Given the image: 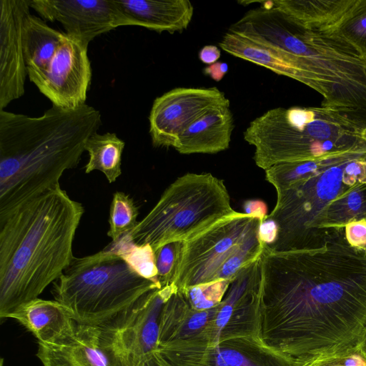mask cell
I'll return each mask as SVG.
<instances>
[{"instance_id":"35","label":"cell","mask_w":366,"mask_h":366,"mask_svg":"<svg viewBox=\"0 0 366 366\" xmlns=\"http://www.w3.org/2000/svg\"><path fill=\"white\" fill-rule=\"evenodd\" d=\"M244 213L264 219L267 216V207L264 202L259 199H248L243 204Z\"/></svg>"},{"instance_id":"37","label":"cell","mask_w":366,"mask_h":366,"mask_svg":"<svg viewBox=\"0 0 366 366\" xmlns=\"http://www.w3.org/2000/svg\"><path fill=\"white\" fill-rule=\"evenodd\" d=\"M220 56V49L215 45H206L200 49L198 54L199 60L207 65L217 62Z\"/></svg>"},{"instance_id":"1","label":"cell","mask_w":366,"mask_h":366,"mask_svg":"<svg viewBox=\"0 0 366 366\" xmlns=\"http://www.w3.org/2000/svg\"><path fill=\"white\" fill-rule=\"evenodd\" d=\"M261 340L300 366L358 350L366 327V253L347 241L260 256Z\"/></svg>"},{"instance_id":"20","label":"cell","mask_w":366,"mask_h":366,"mask_svg":"<svg viewBox=\"0 0 366 366\" xmlns=\"http://www.w3.org/2000/svg\"><path fill=\"white\" fill-rule=\"evenodd\" d=\"M7 317L16 320L39 342L45 344L62 340L73 333L76 326L62 304L39 297L21 305Z\"/></svg>"},{"instance_id":"3","label":"cell","mask_w":366,"mask_h":366,"mask_svg":"<svg viewBox=\"0 0 366 366\" xmlns=\"http://www.w3.org/2000/svg\"><path fill=\"white\" fill-rule=\"evenodd\" d=\"M102 125L99 110L52 106L38 117L0 110V214L59 184Z\"/></svg>"},{"instance_id":"10","label":"cell","mask_w":366,"mask_h":366,"mask_svg":"<svg viewBox=\"0 0 366 366\" xmlns=\"http://www.w3.org/2000/svg\"><path fill=\"white\" fill-rule=\"evenodd\" d=\"M177 290H154L99 327L101 344L113 366H142L158 351L163 308Z\"/></svg>"},{"instance_id":"38","label":"cell","mask_w":366,"mask_h":366,"mask_svg":"<svg viewBox=\"0 0 366 366\" xmlns=\"http://www.w3.org/2000/svg\"><path fill=\"white\" fill-rule=\"evenodd\" d=\"M142 366H176L168 361L159 351L146 361Z\"/></svg>"},{"instance_id":"22","label":"cell","mask_w":366,"mask_h":366,"mask_svg":"<svg viewBox=\"0 0 366 366\" xmlns=\"http://www.w3.org/2000/svg\"><path fill=\"white\" fill-rule=\"evenodd\" d=\"M65 36V32L51 28L44 19L31 13L26 16L23 28V46L30 81L46 70Z\"/></svg>"},{"instance_id":"18","label":"cell","mask_w":366,"mask_h":366,"mask_svg":"<svg viewBox=\"0 0 366 366\" xmlns=\"http://www.w3.org/2000/svg\"><path fill=\"white\" fill-rule=\"evenodd\" d=\"M100 328L76 324L73 333L55 343L39 342L43 366H113L103 349Z\"/></svg>"},{"instance_id":"7","label":"cell","mask_w":366,"mask_h":366,"mask_svg":"<svg viewBox=\"0 0 366 366\" xmlns=\"http://www.w3.org/2000/svg\"><path fill=\"white\" fill-rule=\"evenodd\" d=\"M236 212L222 179L210 173H187L169 185L127 235L155 252L168 243L187 241Z\"/></svg>"},{"instance_id":"32","label":"cell","mask_w":366,"mask_h":366,"mask_svg":"<svg viewBox=\"0 0 366 366\" xmlns=\"http://www.w3.org/2000/svg\"><path fill=\"white\" fill-rule=\"evenodd\" d=\"M307 366H366V359L357 350L345 355L320 359Z\"/></svg>"},{"instance_id":"23","label":"cell","mask_w":366,"mask_h":366,"mask_svg":"<svg viewBox=\"0 0 366 366\" xmlns=\"http://www.w3.org/2000/svg\"><path fill=\"white\" fill-rule=\"evenodd\" d=\"M270 2L307 28L333 31L355 0H272Z\"/></svg>"},{"instance_id":"34","label":"cell","mask_w":366,"mask_h":366,"mask_svg":"<svg viewBox=\"0 0 366 366\" xmlns=\"http://www.w3.org/2000/svg\"><path fill=\"white\" fill-rule=\"evenodd\" d=\"M278 232L277 222L267 216L259 224L258 237L264 244L271 246L276 242Z\"/></svg>"},{"instance_id":"4","label":"cell","mask_w":366,"mask_h":366,"mask_svg":"<svg viewBox=\"0 0 366 366\" xmlns=\"http://www.w3.org/2000/svg\"><path fill=\"white\" fill-rule=\"evenodd\" d=\"M254 3L228 31L287 57L296 81L320 94L322 107L366 117V59L335 31L307 28L270 1Z\"/></svg>"},{"instance_id":"12","label":"cell","mask_w":366,"mask_h":366,"mask_svg":"<svg viewBox=\"0 0 366 366\" xmlns=\"http://www.w3.org/2000/svg\"><path fill=\"white\" fill-rule=\"evenodd\" d=\"M260 257L243 267L232 279L211 330V346L241 337H259Z\"/></svg>"},{"instance_id":"11","label":"cell","mask_w":366,"mask_h":366,"mask_svg":"<svg viewBox=\"0 0 366 366\" xmlns=\"http://www.w3.org/2000/svg\"><path fill=\"white\" fill-rule=\"evenodd\" d=\"M219 307L196 310L181 292H174L162 310L158 351L176 366H197L211 346Z\"/></svg>"},{"instance_id":"26","label":"cell","mask_w":366,"mask_h":366,"mask_svg":"<svg viewBox=\"0 0 366 366\" xmlns=\"http://www.w3.org/2000/svg\"><path fill=\"white\" fill-rule=\"evenodd\" d=\"M358 152H348L316 159L278 163L265 169V177L274 186L277 192H280Z\"/></svg>"},{"instance_id":"9","label":"cell","mask_w":366,"mask_h":366,"mask_svg":"<svg viewBox=\"0 0 366 366\" xmlns=\"http://www.w3.org/2000/svg\"><path fill=\"white\" fill-rule=\"evenodd\" d=\"M261 219L237 212L194 237L183 242L172 283L177 292L231 280L259 259L265 247L259 239Z\"/></svg>"},{"instance_id":"19","label":"cell","mask_w":366,"mask_h":366,"mask_svg":"<svg viewBox=\"0 0 366 366\" xmlns=\"http://www.w3.org/2000/svg\"><path fill=\"white\" fill-rule=\"evenodd\" d=\"M230 102L214 107L193 122L173 147L182 154H216L227 149L234 129Z\"/></svg>"},{"instance_id":"5","label":"cell","mask_w":366,"mask_h":366,"mask_svg":"<svg viewBox=\"0 0 366 366\" xmlns=\"http://www.w3.org/2000/svg\"><path fill=\"white\" fill-rule=\"evenodd\" d=\"M257 167L366 152V117L326 107H277L243 133Z\"/></svg>"},{"instance_id":"6","label":"cell","mask_w":366,"mask_h":366,"mask_svg":"<svg viewBox=\"0 0 366 366\" xmlns=\"http://www.w3.org/2000/svg\"><path fill=\"white\" fill-rule=\"evenodd\" d=\"M160 287L159 282L138 274L109 249L74 257L53 282L52 294L76 324L99 327Z\"/></svg>"},{"instance_id":"31","label":"cell","mask_w":366,"mask_h":366,"mask_svg":"<svg viewBox=\"0 0 366 366\" xmlns=\"http://www.w3.org/2000/svg\"><path fill=\"white\" fill-rule=\"evenodd\" d=\"M183 242L168 243L155 252L158 280L162 287L172 283Z\"/></svg>"},{"instance_id":"39","label":"cell","mask_w":366,"mask_h":366,"mask_svg":"<svg viewBox=\"0 0 366 366\" xmlns=\"http://www.w3.org/2000/svg\"><path fill=\"white\" fill-rule=\"evenodd\" d=\"M197 366H219L214 359L210 350V346L208 347L207 351L201 362Z\"/></svg>"},{"instance_id":"8","label":"cell","mask_w":366,"mask_h":366,"mask_svg":"<svg viewBox=\"0 0 366 366\" xmlns=\"http://www.w3.org/2000/svg\"><path fill=\"white\" fill-rule=\"evenodd\" d=\"M366 183V152L354 153L322 172L277 192L267 215L279 227L274 251L322 248L329 243L319 229L328 204L346 192Z\"/></svg>"},{"instance_id":"40","label":"cell","mask_w":366,"mask_h":366,"mask_svg":"<svg viewBox=\"0 0 366 366\" xmlns=\"http://www.w3.org/2000/svg\"><path fill=\"white\" fill-rule=\"evenodd\" d=\"M358 350L363 357L366 359V327L363 332L362 337L358 345Z\"/></svg>"},{"instance_id":"33","label":"cell","mask_w":366,"mask_h":366,"mask_svg":"<svg viewBox=\"0 0 366 366\" xmlns=\"http://www.w3.org/2000/svg\"><path fill=\"white\" fill-rule=\"evenodd\" d=\"M344 229L347 243L366 253V219L350 222Z\"/></svg>"},{"instance_id":"16","label":"cell","mask_w":366,"mask_h":366,"mask_svg":"<svg viewBox=\"0 0 366 366\" xmlns=\"http://www.w3.org/2000/svg\"><path fill=\"white\" fill-rule=\"evenodd\" d=\"M29 0H0V110L24 94L23 28Z\"/></svg>"},{"instance_id":"24","label":"cell","mask_w":366,"mask_h":366,"mask_svg":"<svg viewBox=\"0 0 366 366\" xmlns=\"http://www.w3.org/2000/svg\"><path fill=\"white\" fill-rule=\"evenodd\" d=\"M366 219V183L335 199L322 213L319 229L329 243L347 241L345 225L352 221Z\"/></svg>"},{"instance_id":"15","label":"cell","mask_w":366,"mask_h":366,"mask_svg":"<svg viewBox=\"0 0 366 366\" xmlns=\"http://www.w3.org/2000/svg\"><path fill=\"white\" fill-rule=\"evenodd\" d=\"M29 6L44 20L59 22L67 35L87 44L123 26L114 0H29Z\"/></svg>"},{"instance_id":"29","label":"cell","mask_w":366,"mask_h":366,"mask_svg":"<svg viewBox=\"0 0 366 366\" xmlns=\"http://www.w3.org/2000/svg\"><path fill=\"white\" fill-rule=\"evenodd\" d=\"M333 31L366 59V0H355Z\"/></svg>"},{"instance_id":"30","label":"cell","mask_w":366,"mask_h":366,"mask_svg":"<svg viewBox=\"0 0 366 366\" xmlns=\"http://www.w3.org/2000/svg\"><path fill=\"white\" fill-rule=\"evenodd\" d=\"M231 282V280H217L194 285L179 292L192 308L207 310L221 303Z\"/></svg>"},{"instance_id":"13","label":"cell","mask_w":366,"mask_h":366,"mask_svg":"<svg viewBox=\"0 0 366 366\" xmlns=\"http://www.w3.org/2000/svg\"><path fill=\"white\" fill-rule=\"evenodd\" d=\"M88 45L66 34L46 70L31 81L52 106L74 109L86 104L92 79Z\"/></svg>"},{"instance_id":"25","label":"cell","mask_w":366,"mask_h":366,"mask_svg":"<svg viewBox=\"0 0 366 366\" xmlns=\"http://www.w3.org/2000/svg\"><path fill=\"white\" fill-rule=\"evenodd\" d=\"M125 142L116 133L97 132L86 141L85 150L89 153V161L85 165V173L94 170L102 172L109 183L114 182L122 174V156Z\"/></svg>"},{"instance_id":"14","label":"cell","mask_w":366,"mask_h":366,"mask_svg":"<svg viewBox=\"0 0 366 366\" xmlns=\"http://www.w3.org/2000/svg\"><path fill=\"white\" fill-rule=\"evenodd\" d=\"M229 100L217 87H178L157 97L149 116V134L155 147H173L177 137L209 109Z\"/></svg>"},{"instance_id":"36","label":"cell","mask_w":366,"mask_h":366,"mask_svg":"<svg viewBox=\"0 0 366 366\" xmlns=\"http://www.w3.org/2000/svg\"><path fill=\"white\" fill-rule=\"evenodd\" d=\"M229 69L228 64L224 61H217L211 65L207 66L203 73L209 76L215 81H220L227 74Z\"/></svg>"},{"instance_id":"28","label":"cell","mask_w":366,"mask_h":366,"mask_svg":"<svg viewBox=\"0 0 366 366\" xmlns=\"http://www.w3.org/2000/svg\"><path fill=\"white\" fill-rule=\"evenodd\" d=\"M139 209L134 199L123 192H116L110 205L107 235L117 243L138 224Z\"/></svg>"},{"instance_id":"2","label":"cell","mask_w":366,"mask_h":366,"mask_svg":"<svg viewBox=\"0 0 366 366\" xmlns=\"http://www.w3.org/2000/svg\"><path fill=\"white\" fill-rule=\"evenodd\" d=\"M84 212L60 184L0 214V317L38 298L74 257Z\"/></svg>"},{"instance_id":"17","label":"cell","mask_w":366,"mask_h":366,"mask_svg":"<svg viewBox=\"0 0 366 366\" xmlns=\"http://www.w3.org/2000/svg\"><path fill=\"white\" fill-rule=\"evenodd\" d=\"M123 26H140L161 33L182 32L190 24L194 6L189 0H114Z\"/></svg>"},{"instance_id":"27","label":"cell","mask_w":366,"mask_h":366,"mask_svg":"<svg viewBox=\"0 0 366 366\" xmlns=\"http://www.w3.org/2000/svg\"><path fill=\"white\" fill-rule=\"evenodd\" d=\"M112 244L110 249L122 257L134 272L146 279L159 283L155 252L149 244H135L127 234Z\"/></svg>"},{"instance_id":"21","label":"cell","mask_w":366,"mask_h":366,"mask_svg":"<svg viewBox=\"0 0 366 366\" xmlns=\"http://www.w3.org/2000/svg\"><path fill=\"white\" fill-rule=\"evenodd\" d=\"M210 350L219 366H300L259 337L226 340L210 346Z\"/></svg>"}]
</instances>
